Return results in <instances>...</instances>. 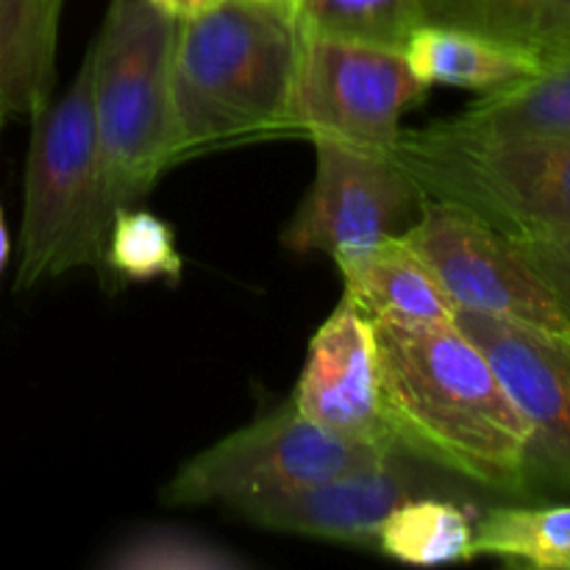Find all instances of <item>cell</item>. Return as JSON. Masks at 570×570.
Listing matches in <instances>:
<instances>
[{
    "mask_svg": "<svg viewBox=\"0 0 570 570\" xmlns=\"http://www.w3.org/2000/svg\"><path fill=\"white\" fill-rule=\"evenodd\" d=\"M271 3H282V6H289V9H293L295 14H298V6H301V0H271Z\"/></svg>",
    "mask_w": 570,
    "mask_h": 570,
    "instance_id": "cell-26",
    "label": "cell"
},
{
    "mask_svg": "<svg viewBox=\"0 0 570 570\" xmlns=\"http://www.w3.org/2000/svg\"><path fill=\"white\" fill-rule=\"evenodd\" d=\"M529 426V495H570V334L456 309Z\"/></svg>",
    "mask_w": 570,
    "mask_h": 570,
    "instance_id": "cell-10",
    "label": "cell"
},
{
    "mask_svg": "<svg viewBox=\"0 0 570 570\" xmlns=\"http://www.w3.org/2000/svg\"><path fill=\"white\" fill-rule=\"evenodd\" d=\"M429 89L404 50L304 31L287 134L393 154L401 120L429 98Z\"/></svg>",
    "mask_w": 570,
    "mask_h": 570,
    "instance_id": "cell-7",
    "label": "cell"
},
{
    "mask_svg": "<svg viewBox=\"0 0 570 570\" xmlns=\"http://www.w3.org/2000/svg\"><path fill=\"white\" fill-rule=\"evenodd\" d=\"M445 471L410 454H393L379 465L340 473L326 482L271 495L239 507L237 515L250 527L298 538L332 540L371 549L390 512L421 495H451Z\"/></svg>",
    "mask_w": 570,
    "mask_h": 570,
    "instance_id": "cell-11",
    "label": "cell"
},
{
    "mask_svg": "<svg viewBox=\"0 0 570 570\" xmlns=\"http://www.w3.org/2000/svg\"><path fill=\"white\" fill-rule=\"evenodd\" d=\"M150 3L165 9L167 14H173L176 20H187V17L204 14V11H209L212 6H217L220 0H150Z\"/></svg>",
    "mask_w": 570,
    "mask_h": 570,
    "instance_id": "cell-24",
    "label": "cell"
},
{
    "mask_svg": "<svg viewBox=\"0 0 570 570\" xmlns=\"http://www.w3.org/2000/svg\"><path fill=\"white\" fill-rule=\"evenodd\" d=\"M9 256H11V237H9V226H6L3 204H0V276H3L6 265H9Z\"/></svg>",
    "mask_w": 570,
    "mask_h": 570,
    "instance_id": "cell-25",
    "label": "cell"
},
{
    "mask_svg": "<svg viewBox=\"0 0 570 570\" xmlns=\"http://www.w3.org/2000/svg\"><path fill=\"white\" fill-rule=\"evenodd\" d=\"M301 37L298 14L271 0H220L204 14L178 20L173 48L178 161L287 134Z\"/></svg>",
    "mask_w": 570,
    "mask_h": 570,
    "instance_id": "cell-2",
    "label": "cell"
},
{
    "mask_svg": "<svg viewBox=\"0 0 570 570\" xmlns=\"http://www.w3.org/2000/svg\"><path fill=\"white\" fill-rule=\"evenodd\" d=\"M31 122L14 289H31L78 267L106 278L115 206L106 189L87 56L67 92L48 100Z\"/></svg>",
    "mask_w": 570,
    "mask_h": 570,
    "instance_id": "cell-3",
    "label": "cell"
},
{
    "mask_svg": "<svg viewBox=\"0 0 570 570\" xmlns=\"http://www.w3.org/2000/svg\"><path fill=\"white\" fill-rule=\"evenodd\" d=\"M476 557L538 570H570V504L493 507L476 521Z\"/></svg>",
    "mask_w": 570,
    "mask_h": 570,
    "instance_id": "cell-19",
    "label": "cell"
},
{
    "mask_svg": "<svg viewBox=\"0 0 570 570\" xmlns=\"http://www.w3.org/2000/svg\"><path fill=\"white\" fill-rule=\"evenodd\" d=\"M476 521L471 510L451 495H421L390 512L373 549L406 566H449L471 562Z\"/></svg>",
    "mask_w": 570,
    "mask_h": 570,
    "instance_id": "cell-18",
    "label": "cell"
},
{
    "mask_svg": "<svg viewBox=\"0 0 570 570\" xmlns=\"http://www.w3.org/2000/svg\"><path fill=\"white\" fill-rule=\"evenodd\" d=\"M390 456L393 454L326 432L301 415L289 399L184 462L161 499L173 507L220 504L239 510L340 473L379 465Z\"/></svg>",
    "mask_w": 570,
    "mask_h": 570,
    "instance_id": "cell-6",
    "label": "cell"
},
{
    "mask_svg": "<svg viewBox=\"0 0 570 570\" xmlns=\"http://www.w3.org/2000/svg\"><path fill=\"white\" fill-rule=\"evenodd\" d=\"M306 33L399 48L423 26V0H301Z\"/></svg>",
    "mask_w": 570,
    "mask_h": 570,
    "instance_id": "cell-20",
    "label": "cell"
},
{
    "mask_svg": "<svg viewBox=\"0 0 570 570\" xmlns=\"http://www.w3.org/2000/svg\"><path fill=\"white\" fill-rule=\"evenodd\" d=\"M332 259L343 276V298L367 321L440 323L456 317V306L440 287L438 276L401 234L337 250Z\"/></svg>",
    "mask_w": 570,
    "mask_h": 570,
    "instance_id": "cell-13",
    "label": "cell"
},
{
    "mask_svg": "<svg viewBox=\"0 0 570 570\" xmlns=\"http://www.w3.org/2000/svg\"><path fill=\"white\" fill-rule=\"evenodd\" d=\"M454 122L495 137L570 139V56L551 61L515 87L482 95Z\"/></svg>",
    "mask_w": 570,
    "mask_h": 570,
    "instance_id": "cell-17",
    "label": "cell"
},
{
    "mask_svg": "<svg viewBox=\"0 0 570 570\" xmlns=\"http://www.w3.org/2000/svg\"><path fill=\"white\" fill-rule=\"evenodd\" d=\"M521 259L532 267L534 276L543 282L551 298L570 323V232L549 234L534 239H512Z\"/></svg>",
    "mask_w": 570,
    "mask_h": 570,
    "instance_id": "cell-23",
    "label": "cell"
},
{
    "mask_svg": "<svg viewBox=\"0 0 570 570\" xmlns=\"http://www.w3.org/2000/svg\"><path fill=\"white\" fill-rule=\"evenodd\" d=\"M401 237L426 262L456 309L570 334L566 315L512 239L473 212L421 198L417 217Z\"/></svg>",
    "mask_w": 570,
    "mask_h": 570,
    "instance_id": "cell-8",
    "label": "cell"
},
{
    "mask_svg": "<svg viewBox=\"0 0 570 570\" xmlns=\"http://www.w3.org/2000/svg\"><path fill=\"white\" fill-rule=\"evenodd\" d=\"M293 404L337 438L404 454L384 421L373 326L345 298L309 340Z\"/></svg>",
    "mask_w": 570,
    "mask_h": 570,
    "instance_id": "cell-12",
    "label": "cell"
},
{
    "mask_svg": "<svg viewBox=\"0 0 570 570\" xmlns=\"http://www.w3.org/2000/svg\"><path fill=\"white\" fill-rule=\"evenodd\" d=\"M393 159L421 198L462 206L504 237L570 232V139L495 137L443 120L401 131Z\"/></svg>",
    "mask_w": 570,
    "mask_h": 570,
    "instance_id": "cell-5",
    "label": "cell"
},
{
    "mask_svg": "<svg viewBox=\"0 0 570 570\" xmlns=\"http://www.w3.org/2000/svg\"><path fill=\"white\" fill-rule=\"evenodd\" d=\"M382 410L404 454L504 495H529V426L454 321H371Z\"/></svg>",
    "mask_w": 570,
    "mask_h": 570,
    "instance_id": "cell-1",
    "label": "cell"
},
{
    "mask_svg": "<svg viewBox=\"0 0 570 570\" xmlns=\"http://www.w3.org/2000/svg\"><path fill=\"white\" fill-rule=\"evenodd\" d=\"M404 56L426 87L440 83V87L471 89L482 95L515 87L543 70V65L532 56L518 53L462 28L432 26V22H423L412 33L410 42L404 45Z\"/></svg>",
    "mask_w": 570,
    "mask_h": 570,
    "instance_id": "cell-15",
    "label": "cell"
},
{
    "mask_svg": "<svg viewBox=\"0 0 570 570\" xmlns=\"http://www.w3.org/2000/svg\"><path fill=\"white\" fill-rule=\"evenodd\" d=\"M65 0H0V111L33 117L56 87Z\"/></svg>",
    "mask_w": 570,
    "mask_h": 570,
    "instance_id": "cell-14",
    "label": "cell"
},
{
    "mask_svg": "<svg viewBox=\"0 0 570 570\" xmlns=\"http://www.w3.org/2000/svg\"><path fill=\"white\" fill-rule=\"evenodd\" d=\"M3 122H6V115H3V111H0V131H3Z\"/></svg>",
    "mask_w": 570,
    "mask_h": 570,
    "instance_id": "cell-27",
    "label": "cell"
},
{
    "mask_svg": "<svg viewBox=\"0 0 570 570\" xmlns=\"http://www.w3.org/2000/svg\"><path fill=\"white\" fill-rule=\"evenodd\" d=\"M315 181L282 232L293 254H328L399 237L421 209V193L393 154L312 139Z\"/></svg>",
    "mask_w": 570,
    "mask_h": 570,
    "instance_id": "cell-9",
    "label": "cell"
},
{
    "mask_svg": "<svg viewBox=\"0 0 570 570\" xmlns=\"http://www.w3.org/2000/svg\"><path fill=\"white\" fill-rule=\"evenodd\" d=\"M184 273L176 232L159 215L139 206L115 212L106 237V278L148 284L156 278L176 284Z\"/></svg>",
    "mask_w": 570,
    "mask_h": 570,
    "instance_id": "cell-21",
    "label": "cell"
},
{
    "mask_svg": "<svg viewBox=\"0 0 570 570\" xmlns=\"http://www.w3.org/2000/svg\"><path fill=\"white\" fill-rule=\"evenodd\" d=\"M178 20L150 0H111L87 50L111 206H139L178 165L173 48Z\"/></svg>",
    "mask_w": 570,
    "mask_h": 570,
    "instance_id": "cell-4",
    "label": "cell"
},
{
    "mask_svg": "<svg viewBox=\"0 0 570 570\" xmlns=\"http://www.w3.org/2000/svg\"><path fill=\"white\" fill-rule=\"evenodd\" d=\"M120 570H178V568H245V560L228 554L212 540L184 529H142L106 560Z\"/></svg>",
    "mask_w": 570,
    "mask_h": 570,
    "instance_id": "cell-22",
    "label": "cell"
},
{
    "mask_svg": "<svg viewBox=\"0 0 570 570\" xmlns=\"http://www.w3.org/2000/svg\"><path fill=\"white\" fill-rule=\"evenodd\" d=\"M423 22L462 28L543 67L570 56V0H423Z\"/></svg>",
    "mask_w": 570,
    "mask_h": 570,
    "instance_id": "cell-16",
    "label": "cell"
}]
</instances>
